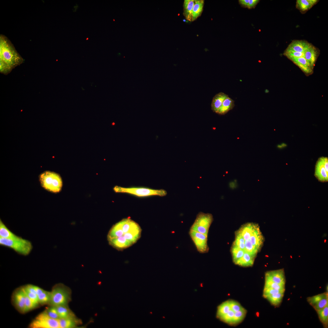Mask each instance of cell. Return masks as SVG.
<instances>
[{
	"instance_id": "1",
	"label": "cell",
	"mask_w": 328,
	"mask_h": 328,
	"mask_svg": "<svg viewBox=\"0 0 328 328\" xmlns=\"http://www.w3.org/2000/svg\"><path fill=\"white\" fill-rule=\"evenodd\" d=\"M141 232L139 225L128 217L112 226L108 233L107 239L111 246L122 251L135 243L141 237Z\"/></svg>"
},
{
	"instance_id": "2",
	"label": "cell",
	"mask_w": 328,
	"mask_h": 328,
	"mask_svg": "<svg viewBox=\"0 0 328 328\" xmlns=\"http://www.w3.org/2000/svg\"><path fill=\"white\" fill-rule=\"evenodd\" d=\"M0 61L6 63L12 69L24 61L10 41L2 34L0 36Z\"/></svg>"
},
{
	"instance_id": "3",
	"label": "cell",
	"mask_w": 328,
	"mask_h": 328,
	"mask_svg": "<svg viewBox=\"0 0 328 328\" xmlns=\"http://www.w3.org/2000/svg\"><path fill=\"white\" fill-rule=\"evenodd\" d=\"M70 288L62 283L54 285L50 291V299L48 306H67L71 300Z\"/></svg>"
},
{
	"instance_id": "4",
	"label": "cell",
	"mask_w": 328,
	"mask_h": 328,
	"mask_svg": "<svg viewBox=\"0 0 328 328\" xmlns=\"http://www.w3.org/2000/svg\"><path fill=\"white\" fill-rule=\"evenodd\" d=\"M0 244L12 249L18 254L24 256L28 255L33 248L30 241L22 238L11 239L0 237Z\"/></svg>"
},
{
	"instance_id": "5",
	"label": "cell",
	"mask_w": 328,
	"mask_h": 328,
	"mask_svg": "<svg viewBox=\"0 0 328 328\" xmlns=\"http://www.w3.org/2000/svg\"><path fill=\"white\" fill-rule=\"evenodd\" d=\"M114 190L117 193H125L138 197L152 196H166L167 194L166 191L163 189L155 190L146 187L125 188L116 186L114 187Z\"/></svg>"
},
{
	"instance_id": "6",
	"label": "cell",
	"mask_w": 328,
	"mask_h": 328,
	"mask_svg": "<svg viewBox=\"0 0 328 328\" xmlns=\"http://www.w3.org/2000/svg\"><path fill=\"white\" fill-rule=\"evenodd\" d=\"M40 180L43 186L49 191L56 193L59 192L61 189V179L56 173L46 171L40 175Z\"/></svg>"
},
{
	"instance_id": "7",
	"label": "cell",
	"mask_w": 328,
	"mask_h": 328,
	"mask_svg": "<svg viewBox=\"0 0 328 328\" xmlns=\"http://www.w3.org/2000/svg\"><path fill=\"white\" fill-rule=\"evenodd\" d=\"M213 220V216L209 213L199 212L190 230L208 235L210 227Z\"/></svg>"
},
{
	"instance_id": "8",
	"label": "cell",
	"mask_w": 328,
	"mask_h": 328,
	"mask_svg": "<svg viewBox=\"0 0 328 328\" xmlns=\"http://www.w3.org/2000/svg\"><path fill=\"white\" fill-rule=\"evenodd\" d=\"M29 326L30 328H60L59 319L50 318L44 310L32 320Z\"/></svg>"
},
{
	"instance_id": "9",
	"label": "cell",
	"mask_w": 328,
	"mask_h": 328,
	"mask_svg": "<svg viewBox=\"0 0 328 328\" xmlns=\"http://www.w3.org/2000/svg\"><path fill=\"white\" fill-rule=\"evenodd\" d=\"M189 234L199 253L203 254L208 252L209 248L207 235L191 230H189Z\"/></svg>"
},
{
	"instance_id": "10",
	"label": "cell",
	"mask_w": 328,
	"mask_h": 328,
	"mask_svg": "<svg viewBox=\"0 0 328 328\" xmlns=\"http://www.w3.org/2000/svg\"><path fill=\"white\" fill-rule=\"evenodd\" d=\"M11 300L13 306L19 312L25 313V293L22 286L14 291Z\"/></svg>"
},
{
	"instance_id": "11",
	"label": "cell",
	"mask_w": 328,
	"mask_h": 328,
	"mask_svg": "<svg viewBox=\"0 0 328 328\" xmlns=\"http://www.w3.org/2000/svg\"><path fill=\"white\" fill-rule=\"evenodd\" d=\"M307 301L316 311L319 310L328 305V293L324 292L308 297Z\"/></svg>"
},
{
	"instance_id": "12",
	"label": "cell",
	"mask_w": 328,
	"mask_h": 328,
	"mask_svg": "<svg viewBox=\"0 0 328 328\" xmlns=\"http://www.w3.org/2000/svg\"><path fill=\"white\" fill-rule=\"evenodd\" d=\"M265 278L280 285H285V278L283 268L266 272Z\"/></svg>"
},
{
	"instance_id": "13",
	"label": "cell",
	"mask_w": 328,
	"mask_h": 328,
	"mask_svg": "<svg viewBox=\"0 0 328 328\" xmlns=\"http://www.w3.org/2000/svg\"><path fill=\"white\" fill-rule=\"evenodd\" d=\"M289 60L298 66L307 76L313 73L314 67L304 57L292 58Z\"/></svg>"
},
{
	"instance_id": "14",
	"label": "cell",
	"mask_w": 328,
	"mask_h": 328,
	"mask_svg": "<svg viewBox=\"0 0 328 328\" xmlns=\"http://www.w3.org/2000/svg\"><path fill=\"white\" fill-rule=\"evenodd\" d=\"M303 53L304 57L314 67L320 53L319 50L311 43Z\"/></svg>"
},
{
	"instance_id": "15",
	"label": "cell",
	"mask_w": 328,
	"mask_h": 328,
	"mask_svg": "<svg viewBox=\"0 0 328 328\" xmlns=\"http://www.w3.org/2000/svg\"><path fill=\"white\" fill-rule=\"evenodd\" d=\"M258 227L257 224L248 223L243 225L237 233L243 237L245 241L249 240L251 236Z\"/></svg>"
},
{
	"instance_id": "16",
	"label": "cell",
	"mask_w": 328,
	"mask_h": 328,
	"mask_svg": "<svg viewBox=\"0 0 328 328\" xmlns=\"http://www.w3.org/2000/svg\"><path fill=\"white\" fill-rule=\"evenodd\" d=\"M310 44V43L304 40H293L289 44L286 49L303 53Z\"/></svg>"
},
{
	"instance_id": "17",
	"label": "cell",
	"mask_w": 328,
	"mask_h": 328,
	"mask_svg": "<svg viewBox=\"0 0 328 328\" xmlns=\"http://www.w3.org/2000/svg\"><path fill=\"white\" fill-rule=\"evenodd\" d=\"M314 176L320 182H325L328 181V173L319 159L315 166Z\"/></svg>"
},
{
	"instance_id": "18",
	"label": "cell",
	"mask_w": 328,
	"mask_h": 328,
	"mask_svg": "<svg viewBox=\"0 0 328 328\" xmlns=\"http://www.w3.org/2000/svg\"><path fill=\"white\" fill-rule=\"evenodd\" d=\"M228 96L227 95L222 92L216 94L213 98L211 104L213 111L217 114L224 100Z\"/></svg>"
},
{
	"instance_id": "19",
	"label": "cell",
	"mask_w": 328,
	"mask_h": 328,
	"mask_svg": "<svg viewBox=\"0 0 328 328\" xmlns=\"http://www.w3.org/2000/svg\"><path fill=\"white\" fill-rule=\"evenodd\" d=\"M40 305H49L50 299V292L45 290L35 285Z\"/></svg>"
},
{
	"instance_id": "20",
	"label": "cell",
	"mask_w": 328,
	"mask_h": 328,
	"mask_svg": "<svg viewBox=\"0 0 328 328\" xmlns=\"http://www.w3.org/2000/svg\"><path fill=\"white\" fill-rule=\"evenodd\" d=\"M319 1L318 0H297L296 7L301 13H304Z\"/></svg>"
},
{
	"instance_id": "21",
	"label": "cell",
	"mask_w": 328,
	"mask_h": 328,
	"mask_svg": "<svg viewBox=\"0 0 328 328\" xmlns=\"http://www.w3.org/2000/svg\"><path fill=\"white\" fill-rule=\"evenodd\" d=\"M26 295L31 299L35 305L38 307L39 305L35 285L28 284L22 286Z\"/></svg>"
},
{
	"instance_id": "22",
	"label": "cell",
	"mask_w": 328,
	"mask_h": 328,
	"mask_svg": "<svg viewBox=\"0 0 328 328\" xmlns=\"http://www.w3.org/2000/svg\"><path fill=\"white\" fill-rule=\"evenodd\" d=\"M60 328H72L77 326L80 322L75 316L59 319Z\"/></svg>"
},
{
	"instance_id": "23",
	"label": "cell",
	"mask_w": 328,
	"mask_h": 328,
	"mask_svg": "<svg viewBox=\"0 0 328 328\" xmlns=\"http://www.w3.org/2000/svg\"><path fill=\"white\" fill-rule=\"evenodd\" d=\"M0 237L11 239H19L22 238L21 237L17 236L12 232L1 220H0Z\"/></svg>"
},
{
	"instance_id": "24",
	"label": "cell",
	"mask_w": 328,
	"mask_h": 328,
	"mask_svg": "<svg viewBox=\"0 0 328 328\" xmlns=\"http://www.w3.org/2000/svg\"><path fill=\"white\" fill-rule=\"evenodd\" d=\"M249 240L253 245L259 249L261 248L263 243L264 238L259 227L255 231Z\"/></svg>"
},
{
	"instance_id": "25",
	"label": "cell",
	"mask_w": 328,
	"mask_h": 328,
	"mask_svg": "<svg viewBox=\"0 0 328 328\" xmlns=\"http://www.w3.org/2000/svg\"><path fill=\"white\" fill-rule=\"evenodd\" d=\"M255 257L245 251L243 256L235 263L242 266H251L253 264Z\"/></svg>"
},
{
	"instance_id": "26",
	"label": "cell",
	"mask_w": 328,
	"mask_h": 328,
	"mask_svg": "<svg viewBox=\"0 0 328 328\" xmlns=\"http://www.w3.org/2000/svg\"><path fill=\"white\" fill-rule=\"evenodd\" d=\"M234 105V101L228 96L224 100L217 114L224 115L232 110Z\"/></svg>"
},
{
	"instance_id": "27",
	"label": "cell",
	"mask_w": 328,
	"mask_h": 328,
	"mask_svg": "<svg viewBox=\"0 0 328 328\" xmlns=\"http://www.w3.org/2000/svg\"><path fill=\"white\" fill-rule=\"evenodd\" d=\"M195 0H185L184 3V15L188 20L192 21V13Z\"/></svg>"
},
{
	"instance_id": "28",
	"label": "cell",
	"mask_w": 328,
	"mask_h": 328,
	"mask_svg": "<svg viewBox=\"0 0 328 328\" xmlns=\"http://www.w3.org/2000/svg\"><path fill=\"white\" fill-rule=\"evenodd\" d=\"M204 1L195 0L192 13V21L196 19L201 15L203 9Z\"/></svg>"
},
{
	"instance_id": "29",
	"label": "cell",
	"mask_w": 328,
	"mask_h": 328,
	"mask_svg": "<svg viewBox=\"0 0 328 328\" xmlns=\"http://www.w3.org/2000/svg\"><path fill=\"white\" fill-rule=\"evenodd\" d=\"M60 319L66 318L75 316L70 309L68 305L56 306Z\"/></svg>"
},
{
	"instance_id": "30",
	"label": "cell",
	"mask_w": 328,
	"mask_h": 328,
	"mask_svg": "<svg viewBox=\"0 0 328 328\" xmlns=\"http://www.w3.org/2000/svg\"><path fill=\"white\" fill-rule=\"evenodd\" d=\"M320 322L324 327H327L328 324V305L319 310L316 311Z\"/></svg>"
},
{
	"instance_id": "31",
	"label": "cell",
	"mask_w": 328,
	"mask_h": 328,
	"mask_svg": "<svg viewBox=\"0 0 328 328\" xmlns=\"http://www.w3.org/2000/svg\"><path fill=\"white\" fill-rule=\"evenodd\" d=\"M284 294L283 292L275 293L267 296L266 299L272 305L275 306H278L282 301Z\"/></svg>"
},
{
	"instance_id": "32",
	"label": "cell",
	"mask_w": 328,
	"mask_h": 328,
	"mask_svg": "<svg viewBox=\"0 0 328 328\" xmlns=\"http://www.w3.org/2000/svg\"><path fill=\"white\" fill-rule=\"evenodd\" d=\"M230 310L228 300L222 302L217 307L216 314L217 318L219 319Z\"/></svg>"
},
{
	"instance_id": "33",
	"label": "cell",
	"mask_w": 328,
	"mask_h": 328,
	"mask_svg": "<svg viewBox=\"0 0 328 328\" xmlns=\"http://www.w3.org/2000/svg\"><path fill=\"white\" fill-rule=\"evenodd\" d=\"M246 313V310L244 308L240 310L234 312L231 324L236 325L241 322L245 317Z\"/></svg>"
},
{
	"instance_id": "34",
	"label": "cell",
	"mask_w": 328,
	"mask_h": 328,
	"mask_svg": "<svg viewBox=\"0 0 328 328\" xmlns=\"http://www.w3.org/2000/svg\"><path fill=\"white\" fill-rule=\"evenodd\" d=\"M265 278V284L264 287L272 288L285 292V285H280L275 283L268 278Z\"/></svg>"
},
{
	"instance_id": "35",
	"label": "cell",
	"mask_w": 328,
	"mask_h": 328,
	"mask_svg": "<svg viewBox=\"0 0 328 328\" xmlns=\"http://www.w3.org/2000/svg\"><path fill=\"white\" fill-rule=\"evenodd\" d=\"M259 250L257 247L252 244L249 240L245 241V251L255 256Z\"/></svg>"
},
{
	"instance_id": "36",
	"label": "cell",
	"mask_w": 328,
	"mask_h": 328,
	"mask_svg": "<svg viewBox=\"0 0 328 328\" xmlns=\"http://www.w3.org/2000/svg\"><path fill=\"white\" fill-rule=\"evenodd\" d=\"M231 252L233 261L235 263L243 256L245 251L233 245L232 248Z\"/></svg>"
},
{
	"instance_id": "37",
	"label": "cell",
	"mask_w": 328,
	"mask_h": 328,
	"mask_svg": "<svg viewBox=\"0 0 328 328\" xmlns=\"http://www.w3.org/2000/svg\"><path fill=\"white\" fill-rule=\"evenodd\" d=\"M44 311L50 318L57 319H60L56 306H49Z\"/></svg>"
},
{
	"instance_id": "38",
	"label": "cell",
	"mask_w": 328,
	"mask_h": 328,
	"mask_svg": "<svg viewBox=\"0 0 328 328\" xmlns=\"http://www.w3.org/2000/svg\"><path fill=\"white\" fill-rule=\"evenodd\" d=\"M258 0H240L239 1L241 5L244 8L249 9L254 8L259 2Z\"/></svg>"
},
{
	"instance_id": "39",
	"label": "cell",
	"mask_w": 328,
	"mask_h": 328,
	"mask_svg": "<svg viewBox=\"0 0 328 328\" xmlns=\"http://www.w3.org/2000/svg\"><path fill=\"white\" fill-rule=\"evenodd\" d=\"M283 55L289 59L294 58L304 57V53L285 49Z\"/></svg>"
},
{
	"instance_id": "40",
	"label": "cell",
	"mask_w": 328,
	"mask_h": 328,
	"mask_svg": "<svg viewBox=\"0 0 328 328\" xmlns=\"http://www.w3.org/2000/svg\"><path fill=\"white\" fill-rule=\"evenodd\" d=\"M245 241L243 237L239 233H237L233 245L244 251Z\"/></svg>"
},
{
	"instance_id": "41",
	"label": "cell",
	"mask_w": 328,
	"mask_h": 328,
	"mask_svg": "<svg viewBox=\"0 0 328 328\" xmlns=\"http://www.w3.org/2000/svg\"><path fill=\"white\" fill-rule=\"evenodd\" d=\"M234 312L230 310L226 314L220 318L219 319L226 323L231 324L234 317Z\"/></svg>"
},
{
	"instance_id": "42",
	"label": "cell",
	"mask_w": 328,
	"mask_h": 328,
	"mask_svg": "<svg viewBox=\"0 0 328 328\" xmlns=\"http://www.w3.org/2000/svg\"><path fill=\"white\" fill-rule=\"evenodd\" d=\"M36 307H37L25 293V313Z\"/></svg>"
},
{
	"instance_id": "43",
	"label": "cell",
	"mask_w": 328,
	"mask_h": 328,
	"mask_svg": "<svg viewBox=\"0 0 328 328\" xmlns=\"http://www.w3.org/2000/svg\"><path fill=\"white\" fill-rule=\"evenodd\" d=\"M231 309L234 312L243 309L244 308L237 302L233 300H228Z\"/></svg>"
},
{
	"instance_id": "44",
	"label": "cell",
	"mask_w": 328,
	"mask_h": 328,
	"mask_svg": "<svg viewBox=\"0 0 328 328\" xmlns=\"http://www.w3.org/2000/svg\"><path fill=\"white\" fill-rule=\"evenodd\" d=\"M279 292L284 293V292L272 288L264 287L263 296L264 298H266L270 295Z\"/></svg>"
},
{
	"instance_id": "45",
	"label": "cell",
	"mask_w": 328,
	"mask_h": 328,
	"mask_svg": "<svg viewBox=\"0 0 328 328\" xmlns=\"http://www.w3.org/2000/svg\"><path fill=\"white\" fill-rule=\"evenodd\" d=\"M12 69L7 64L0 61V72L4 74H7L12 70Z\"/></svg>"
},
{
	"instance_id": "46",
	"label": "cell",
	"mask_w": 328,
	"mask_h": 328,
	"mask_svg": "<svg viewBox=\"0 0 328 328\" xmlns=\"http://www.w3.org/2000/svg\"><path fill=\"white\" fill-rule=\"evenodd\" d=\"M325 169L328 173V158L327 157H322L319 158Z\"/></svg>"
},
{
	"instance_id": "47",
	"label": "cell",
	"mask_w": 328,
	"mask_h": 328,
	"mask_svg": "<svg viewBox=\"0 0 328 328\" xmlns=\"http://www.w3.org/2000/svg\"><path fill=\"white\" fill-rule=\"evenodd\" d=\"M78 5L77 4H76V5H75L73 7V11L74 12H75L76 11L77 9H78Z\"/></svg>"
},
{
	"instance_id": "48",
	"label": "cell",
	"mask_w": 328,
	"mask_h": 328,
	"mask_svg": "<svg viewBox=\"0 0 328 328\" xmlns=\"http://www.w3.org/2000/svg\"><path fill=\"white\" fill-rule=\"evenodd\" d=\"M150 313H152L151 312H150Z\"/></svg>"
}]
</instances>
